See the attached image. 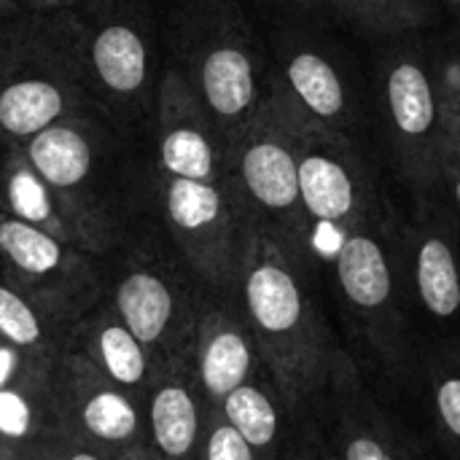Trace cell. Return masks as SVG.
Here are the masks:
<instances>
[{"label": "cell", "instance_id": "15", "mask_svg": "<svg viewBox=\"0 0 460 460\" xmlns=\"http://www.w3.org/2000/svg\"><path fill=\"white\" fill-rule=\"evenodd\" d=\"M148 159L154 170L175 178L229 181L224 140L197 94L170 59H164L159 81Z\"/></svg>", "mask_w": 460, "mask_h": 460}, {"label": "cell", "instance_id": "39", "mask_svg": "<svg viewBox=\"0 0 460 460\" xmlns=\"http://www.w3.org/2000/svg\"><path fill=\"white\" fill-rule=\"evenodd\" d=\"M445 3H450V5H456V8H460V0H445Z\"/></svg>", "mask_w": 460, "mask_h": 460}, {"label": "cell", "instance_id": "36", "mask_svg": "<svg viewBox=\"0 0 460 460\" xmlns=\"http://www.w3.org/2000/svg\"><path fill=\"white\" fill-rule=\"evenodd\" d=\"M119 460H159V456H156L148 445H143V447H137V450H132V453L121 456Z\"/></svg>", "mask_w": 460, "mask_h": 460}, {"label": "cell", "instance_id": "35", "mask_svg": "<svg viewBox=\"0 0 460 460\" xmlns=\"http://www.w3.org/2000/svg\"><path fill=\"white\" fill-rule=\"evenodd\" d=\"M283 3H291V5H296L302 11H310V13H323V11L334 13L332 5H329V0H283Z\"/></svg>", "mask_w": 460, "mask_h": 460}, {"label": "cell", "instance_id": "3", "mask_svg": "<svg viewBox=\"0 0 460 460\" xmlns=\"http://www.w3.org/2000/svg\"><path fill=\"white\" fill-rule=\"evenodd\" d=\"M167 59L213 119L224 151L267 92L270 65L243 0H167L159 13Z\"/></svg>", "mask_w": 460, "mask_h": 460}, {"label": "cell", "instance_id": "34", "mask_svg": "<svg viewBox=\"0 0 460 460\" xmlns=\"http://www.w3.org/2000/svg\"><path fill=\"white\" fill-rule=\"evenodd\" d=\"M86 0H19L22 11H32V13H59V11H73L78 5H84Z\"/></svg>", "mask_w": 460, "mask_h": 460}, {"label": "cell", "instance_id": "27", "mask_svg": "<svg viewBox=\"0 0 460 460\" xmlns=\"http://www.w3.org/2000/svg\"><path fill=\"white\" fill-rule=\"evenodd\" d=\"M434 67H437V81H439L442 124L447 135L460 146V75L447 59L434 62Z\"/></svg>", "mask_w": 460, "mask_h": 460}, {"label": "cell", "instance_id": "5", "mask_svg": "<svg viewBox=\"0 0 460 460\" xmlns=\"http://www.w3.org/2000/svg\"><path fill=\"white\" fill-rule=\"evenodd\" d=\"M105 261V302L159 367L191 361L199 310L210 286L189 267L159 216L140 221Z\"/></svg>", "mask_w": 460, "mask_h": 460}, {"label": "cell", "instance_id": "11", "mask_svg": "<svg viewBox=\"0 0 460 460\" xmlns=\"http://www.w3.org/2000/svg\"><path fill=\"white\" fill-rule=\"evenodd\" d=\"M0 275L65 332H70L105 291L102 256L27 226L3 208Z\"/></svg>", "mask_w": 460, "mask_h": 460}, {"label": "cell", "instance_id": "24", "mask_svg": "<svg viewBox=\"0 0 460 460\" xmlns=\"http://www.w3.org/2000/svg\"><path fill=\"white\" fill-rule=\"evenodd\" d=\"M0 337L35 358H57L65 350L67 332L43 315L22 291L0 275Z\"/></svg>", "mask_w": 460, "mask_h": 460}, {"label": "cell", "instance_id": "25", "mask_svg": "<svg viewBox=\"0 0 460 460\" xmlns=\"http://www.w3.org/2000/svg\"><path fill=\"white\" fill-rule=\"evenodd\" d=\"M426 377L439 445L450 460H460V340L429 350Z\"/></svg>", "mask_w": 460, "mask_h": 460}, {"label": "cell", "instance_id": "1", "mask_svg": "<svg viewBox=\"0 0 460 460\" xmlns=\"http://www.w3.org/2000/svg\"><path fill=\"white\" fill-rule=\"evenodd\" d=\"M54 189L94 256H108L151 213V159L129 146L97 108H84L19 146Z\"/></svg>", "mask_w": 460, "mask_h": 460}, {"label": "cell", "instance_id": "19", "mask_svg": "<svg viewBox=\"0 0 460 460\" xmlns=\"http://www.w3.org/2000/svg\"><path fill=\"white\" fill-rule=\"evenodd\" d=\"M286 97L313 121L350 135L356 121V105L340 67L296 38H280L275 43V65L270 67Z\"/></svg>", "mask_w": 460, "mask_h": 460}, {"label": "cell", "instance_id": "12", "mask_svg": "<svg viewBox=\"0 0 460 460\" xmlns=\"http://www.w3.org/2000/svg\"><path fill=\"white\" fill-rule=\"evenodd\" d=\"M380 111L402 178L418 197L442 186V100L434 62L418 49L388 51L380 62Z\"/></svg>", "mask_w": 460, "mask_h": 460}, {"label": "cell", "instance_id": "33", "mask_svg": "<svg viewBox=\"0 0 460 460\" xmlns=\"http://www.w3.org/2000/svg\"><path fill=\"white\" fill-rule=\"evenodd\" d=\"M299 460H340L334 447L329 445V439L323 434V426H321L315 412H310V423H307L305 445L299 450Z\"/></svg>", "mask_w": 460, "mask_h": 460}, {"label": "cell", "instance_id": "29", "mask_svg": "<svg viewBox=\"0 0 460 460\" xmlns=\"http://www.w3.org/2000/svg\"><path fill=\"white\" fill-rule=\"evenodd\" d=\"M49 361H54V358H35L0 337V391L11 388L13 383H19L22 377H27L30 372L40 369Z\"/></svg>", "mask_w": 460, "mask_h": 460}, {"label": "cell", "instance_id": "8", "mask_svg": "<svg viewBox=\"0 0 460 460\" xmlns=\"http://www.w3.org/2000/svg\"><path fill=\"white\" fill-rule=\"evenodd\" d=\"M270 89L294 143L302 208L310 224L313 253L332 259L345 234L383 205V191L350 135L307 119L278 86L270 70Z\"/></svg>", "mask_w": 460, "mask_h": 460}, {"label": "cell", "instance_id": "14", "mask_svg": "<svg viewBox=\"0 0 460 460\" xmlns=\"http://www.w3.org/2000/svg\"><path fill=\"white\" fill-rule=\"evenodd\" d=\"M313 412L340 460H420L410 437L375 399L353 353L345 348Z\"/></svg>", "mask_w": 460, "mask_h": 460}, {"label": "cell", "instance_id": "28", "mask_svg": "<svg viewBox=\"0 0 460 460\" xmlns=\"http://www.w3.org/2000/svg\"><path fill=\"white\" fill-rule=\"evenodd\" d=\"M329 5L337 16H342L345 22H350L353 27H358L364 32H375V35L394 32L385 13L380 11V5L375 0H329Z\"/></svg>", "mask_w": 460, "mask_h": 460}, {"label": "cell", "instance_id": "16", "mask_svg": "<svg viewBox=\"0 0 460 460\" xmlns=\"http://www.w3.org/2000/svg\"><path fill=\"white\" fill-rule=\"evenodd\" d=\"M191 367L213 410H221L226 396L267 369L234 291L208 288L194 332Z\"/></svg>", "mask_w": 460, "mask_h": 460}, {"label": "cell", "instance_id": "9", "mask_svg": "<svg viewBox=\"0 0 460 460\" xmlns=\"http://www.w3.org/2000/svg\"><path fill=\"white\" fill-rule=\"evenodd\" d=\"M226 178L248 224L267 229L288 248L315 261L299 194L296 154L270 78L259 111L226 148Z\"/></svg>", "mask_w": 460, "mask_h": 460}, {"label": "cell", "instance_id": "30", "mask_svg": "<svg viewBox=\"0 0 460 460\" xmlns=\"http://www.w3.org/2000/svg\"><path fill=\"white\" fill-rule=\"evenodd\" d=\"M375 3L385 13L394 32H404L423 24L434 5V0H375Z\"/></svg>", "mask_w": 460, "mask_h": 460}, {"label": "cell", "instance_id": "10", "mask_svg": "<svg viewBox=\"0 0 460 460\" xmlns=\"http://www.w3.org/2000/svg\"><path fill=\"white\" fill-rule=\"evenodd\" d=\"M154 205L170 240L213 291H234L248 221L229 181H191L151 167Z\"/></svg>", "mask_w": 460, "mask_h": 460}, {"label": "cell", "instance_id": "7", "mask_svg": "<svg viewBox=\"0 0 460 460\" xmlns=\"http://www.w3.org/2000/svg\"><path fill=\"white\" fill-rule=\"evenodd\" d=\"M396 218L383 199L332 253L342 313L367 356L388 377H402L410 361V329L402 305V259Z\"/></svg>", "mask_w": 460, "mask_h": 460}, {"label": "cell", "instance_id": "6", "mask_svg": "<svg viewBox=\"0 0 460 460\" xmlns=\"http://www.w3.org/2000/svg\"><path fill=\"white\" fill-rule=\"evenodd\" d=\"M75 11L92 105L129 146L148 154L167 59L154 0H86Z\"/></svg>", "mask_w": 460, "mask_h": 460}, {"label": "cell", "instance_id": "38", "mask_svg": "<svg viewBox=\"0 0 460 460\" xmlns=\"http://www.w3.org/2000/svg\"><path fill=\"white\" fill-rule=\"evenodd\" d=\"M445 59H447V62H450V65H453V67L458 70V75H460V49H458V51H453V54H447Z\"/></svg>", "mask_w": 460, "mask_h": 460}, {"label": "cell", "instance_id": "23", "mask_svg": "<svg viewBox=\"0 0 460 460\" xmlns=\"http://www.w3.org/2000/svg\"><path fill=\"white\" fill-rule=\"evenodd\" d=\"M0 208L27 226L84 248L81 234L54 189L19 146H0Z\"/></svg>", "mask_w": 460, "mask_h": 460}, {"label": "cell", "instance_id": "2", "mask_svg": "<svg viewBox=\"0 0 460 460\" xmlns=\"http://www.w3.org/2000/svg\"><path fill=\"white\" fill-rule=\"evenodd\" d=\"M313 264L267 229L248 224L234 294L272 383L296 412H313L321 402L342 350L318 307Z\"/></svg>", "mask_w": 460, "mask_h": 460}, {"label": "cell", "instance_id": "18", "mask_svg": "<svg viewBox=\"0 0 460 460\" xmlns=\"http://www.w3.org/2000/svg\"><path fill=\"white\" fill-rule=\"evenodd\" d=\"M210 407L191 361L164 364L146 399V437L159 460H199Z\"/></svg>", "mask_w": 460, "mask_h": 460}, {"label": "cell", "instance_id": "4", "mask_svg": "<svg viewBox=\"0 0 460 460\" xmlns=\"http://www.w3.org/2000/svg\"><path fill=\"white\" fill-rule=\"evenodd\" d=\"M84 108L94 105L78 11L0 19V146H22Z\"/></svg>", "mask_w": 460, "mask_h": 460}, {"label": "cell", "instance_id": "37", "mask_svg": "<svg viewBox=\"0 0 460 460\" xmlns=\"http://www.w3.org/2000/svg\"><path fill=\"white\" fill-rule=\"evenodd\" d=\"M16 13H22V5H19V0H0V19L16 16Z\"/></svg>", "mask_w": 460, "mask_h": 460}, {"label": "cell", "instance_id": "22", "mask_svg": "<svg viewBox=\"0 0 460 460\" xmlns=\"http://www.w3.org/2000/svg\"><path fill=\"white\" fill-rule=\"evenodd\" d=\"M59 434L51 361L0 391V460H46Z\"/></svg>", "mask_w": 460, "mask_h": 460}, {"label": "cell", "instance_id": "21", "mask_svg": "<svg viewBox=\"0 0 460 460\" xmlns=\"http://www.w3.org/2000/svg\"><path fill=\"white\" fill-rule=\"evenodd\" d=\"M221 415L259 460H299L310 412H296L267 369L226 396Z\"/></svg>", "mask_w": 460, "mask_h": 460}, {"label": "cell", "instance_id": "26", "mask_svg": "<svg viewBox=\"0 0 460 460\" xmlns=\"http://www.w3.org/2000/svg\"><path fill=\"white\" fill-rule=\"evenodd\" d=\"M199 460H259L256 453L245 445V439L229 426V420L221 415V410L210 407L208 426H205V442H202V458Z\"/></svg>", "mask_w": 460, "mask_h": 460}, {"label": "cell", "instance_id": "13", "mask_svg": "<svg viewBox=\"0 0 460 460\" xmlns=\"http://www.w3.org/2000/svg\"><path fill=\"white\" fill-rule=\"evenodd\" d=\"M51 394L59 429L108 460L148 445L146 407L75 350L51 361Z\"/></svg>", "mask_w": 460, "mask_h": 460}, {"label": "cell", "instance_id": "20", "mask_svg": "<svg viewBox=\"0 0 460 460\" xmlns=\"http://www.w3.org/2000/svg\"><path fill=\"white\" fill-rule=\"evenodd\" d=\"M65 348L84 356L108 380H113L146 407V399L162 367L151 356V350L129 332V326L113 313L105 296L70 326Z\"/></svg>", "mask_w": 460, "mask_h": 460}, {"label": "cell", "instance_id": "17", "mask_svg": "<svg viewBox=\"0 0 460 460\" xmlns=\"http://www.w3.org/2000/svg\"><path fill=\"white\" fill-rule=\"evenodd\" d=\"M399 259L415 302L437 318L460 315V245L456 226L431 194L420 197L418 216L399 229Z\"/></svg>", "mask_w": 460, "mask_h": 460}, {"label": "cell", "instance_id": "31", "mask_svg": "<svg viewBox=\"0 0 460 460\" xmlns=\"http://www.w3.org/2000/svg\"><path fill=\"white\" fill-rule=\"evenodd\" d=\"M442 186H447L460 216V146L447 135V129L442 132Z\"/></svg>", "mask_w": 460, "mask_h": 460}, {"label": "cell", "instance_id": "32", "mask_svg": "<svg viewBox=\"0 0 460 460\" xmlns=\"http://www.w3.org/2000/svg\"><path fill=\"white\" fill-rule=\"evenodd\" d=\"M46 460H108L102 453H97L94 447H89V445H84V442H78L75 437H70V434H65L62 429H59V434L54 437V442H51V447H49V453H46Z\"/></svg>", "mask_w": 460, "mask_h": 460}]
</instances>
